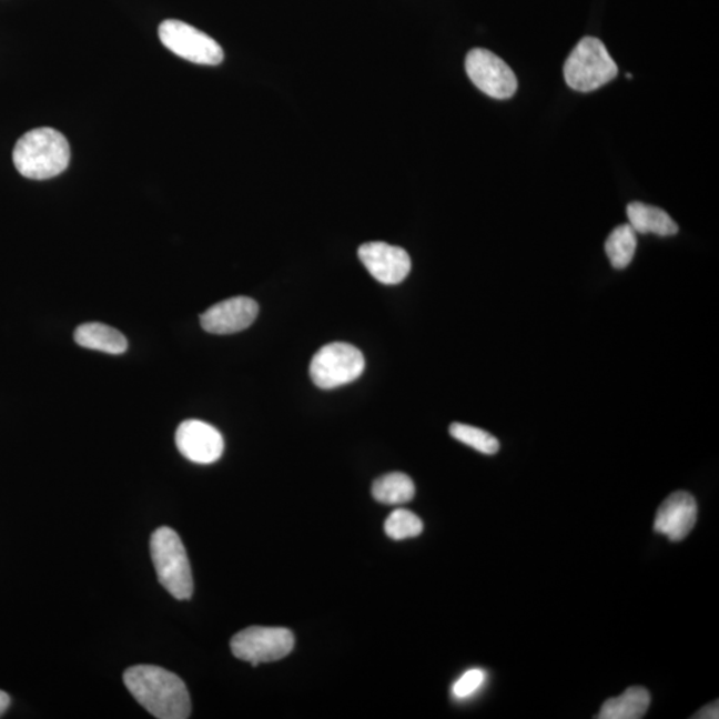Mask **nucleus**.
<instances>
[{
    "label": "nucleus",
    "instance_id": "obj_19",
    "mask_svg": "<svg viewBox=\"0 0 719 719\" xmlns=\"http://www.w3.org/2000/svg\"><path fill=\"white\" fill-rule=\"evenodd\" d=\"M384 529L386 536L395 539V541H402V539L422 535L424 524L422 518L416 516L415 513L406 509H397L392 512L389 517L386 518Z\"/></svg>",
    "mask_w": 719,
    "mask_h": 719
},
{
    "label": "nucleus",
    "instance_id": "obj_2",
    "mask_svg": "<svg viewBox=\"0 0 719 719\" xmlns=\"http://www.w3.org/2000/svg\"><path fill=\"white\" fill-rule=\"evenodd\" d=\"M70 144L57 130L42 126L26 132L12 152L13 164L20 175L45 180L60 175L70 164Z\"/></svg>",
    "mask_w": 719,
    "mask_h": 719
},
{
    "label": "nucleus",
    "instance_id": "obj_8",
    "mask_svg": "<svg viewBox=\"0 0 719 719\" xmlns=\"http://www.w3.org/2000/svg\"><path fill=\"white\" fill-rule=\"evenodd\" d=\"M466 73L473 84L486 95L509 99L517 91V78L502 58L485 49H475L465 60Z\"/></svg>",
    "mask_w": 719,
    "mask_h": 719
},
{
    "label": "nucleus",
    "instance_id": "obj_16",
    "mask_svg": "<svg viewBox=\"0 0 719 719\" xmlns=\"http://www.w3.org/2000/svg\"><path fill=\"white\" fill-rule=\"evenodd\" d=\"M376 502L386 505H402L412 502L416 495L415 484L404 473H389L376 479L372 486Z\"/></svg>",
    "mask_w": 719,
    "mask_h": 719
},
{
    "label": "nucleus",
    "instance_id": "obj_14",
    "mask_svg": "<svg viewBox=\"0 0 719 719\" xmlns=\"http://www.w3.org/2000/svg\"><path fill=\"white\" fill-rule=\"evenodd\" d=\"M629 225L636 233H655L658 236H672L678 232V225L658 206L639 202L630 203L626 210Z\"/></svg>",
    "mask_w": 719,
    "mask_h": 719
},
{
    "label": "nucleus",
    "instance_id": "obj_17",
    "mask_svg": "<svg viewBox=\"0 0 719 719\" xmlns=\"http://www.w3.org/2000/svg\"><path fill=\"white\" fill-rule=\"evenodd\" d=\"M637 250V233L629 224L617 226L606 239L605 252L616 270H624L631 263Z\"/></svg>",
    "mask_w": 719,
    "mask_h": 719
},
{
    "label": "nucleus",
    "instance_id": "obj_22",
    "mask_svg": "<svg viewBox=\"0 0 719 719\" xmlns=\"http://www.w3.org/2000/svg\"><path fill=\"white\" fill-rule=\"evenodd\" d=\"M11 699L7 692L0 690V717H2L7 709H9Z\"/></svg>",
    "mask_w": 719,
    "mask_h": 719
},
{
    "label": "nucleus",
    "instance_id": "obj_4",
    "mask_svg": "<svg viewBox=\"0 0 719 719\" xmlns=\"http://www.w3.org/2000/svg\"><path fill=\"white\" fill-rule=\"evenodd\" d=\"M618 67L601 40L586 37L571 51L564 65V77L570 89L591 92L617 77Z\"/></svg>",
    "mask_w": 719,
    "mask_h": 719
},
{
    "label": "nucleus",
    "instance_id": "obj_20",
    "mask_svg": "<svg viewBox=\"0 0 719 719\" xmlns=\"http://www.w3.org/2000/svg\"><path fill=\"white\" fill-rule=\"evenodd\" d=\"M484 681L485 675L483 670H468L462 678H458L455 686H453V695L457 698H468L482 688Z\"/></svg>",
    "mask_w": 719,
    "mask_h": 719
},
{
    "label": "nucleus",
    "instance_id": "obj_13",
    "mask_svg": "<svg viewBox=\"0 0 719 719\" xmlns=\"http://www.w3.org/2000/svg\"><path fill=\"white\" fill-rule=\"evenodd\" d=\"M73 337L83 348L110 353V355H122L129 348V342L122 333L102 323L80 325Z\"/></svg>",
    "mask_w": 719,
    "mask_h": 719
},
{
    "label": "nucleus",
    "instance_id": "obj_7",
    "mask_svg": "<svg viewBox=\"0 0 719 719\" xmlns=\"http://www.w3.org/2000/svg\"><path fill=\"white\" fill-rule=\"evenodd\" d=\"M159 38L165 49L192 63L217 65L223 62L224 52L216 40L180 20H164L159 26Z\"/></svg>",
    "mask_w": 719,
    "mask_h": 719
},
{
    "label": "nucleus",
    "instance_id": "obj_1",
    "mask_svg": "<svg viewBox=\"0 0 719 719\" xmlns=\"http://www.w3.org/2000/svg\"><path fill=\"white\" fill-rule=\"evenodd\" d=\"M123 681L131 696L159 719H186L191 716L190 692L183 679L152 665H138L124 671Z\"/></svg>",
    "mask_w": 719,
    "mask_h": 719
},
{
    "label": "nucleus",
    "instance_id": "obj_18",
    "mask_svg": "<svg viewBox=\"0 0 719 719\" xmlns=\"http://www.w3.org/2000/svg\"><path fill=\"white\" fill-rule=\"evenodd\" d=\"M449 432L453 438L484 453V455H496L499 449L498 439L492 436L490 433L476 428V426L453 423Z\"/></svg>",
    "mask_w": 719,
    "mask_h": 719
},
{
    "label": "nucleus",
    "instance_id": "obj_11",
    "mask_svg": "<svg viewBox=\"0 0 719 719\" xmlns=\"http://www.w3.org/2000/svg\"><path fill=\"white\" fill-rule=\"evenodd\" d=\"M259 315L255 300L237 296L211 306L202 316L200 323L204 331L213 335H231L249 328Z\"/></svg>",
    "mask_w": 719,
    "mask_h": 719
},
{
    "label": "nucleus",
    "instance_id": "obj_15",
    "mask_svg": "<svg viewBox=\"0 0 719 719\" xmlns=\"http://www.w3.org/2000/svg\"><path fill=\"white\" fill-rule=\"evenodd\" d=\"M650 692L641 686L626 689L621 696L610 698L599 710L598 719H639L650 706Z\"/></svg>",
    "mask_w": 719,
    "mask_h": 719
},
{
    "label": "nucleus",
    "instance_id": "obj_10",
    "mask_svg": "<svg viewBox=\"0 0 719 719\" xmlns=\"http://www.w3.org/2000/svg\"><path fill=\"white\" fill-rule=\"evenodd\" d=\"M358 257L371 275L386 285L404 282L412 269L411 257L405 250L383 242L363 244L358 249Z\"/></svg>",
    "mask_w": 719,
    "mask_h": 719
},
{
    "label": "nucleus",
    "instance_id": "obj_3",
    "mask_svg": "<svg viewBox=\"0 0 719 719\" xmlns=\"http://www.w3.org/2000/svg\"><path fill=\"white\" fill-rule=\"evenodd\" d=\"M151 557L159 583L176 599H190L193 578L182 539L171 528H159L151 536Z\"/></svg>",
    "mask_w": 719,
    "mask_h": 719
},
{
    "label": "nucleus",
    "instance_id": "obj_9",
    "mask_svg": "<svg viewBox=\"0 0 719 719\" xmlns=\"http://www.w3.org/2000/svg\"><path fill=\"white\" fill-rule=\"evenodd\" d=\"M178 449L182 455L196 464L216 463L224 452V439L215 426L200 422V419H186L179 425L175 435Z\"/></svg>",
    "mask_w": 719,
    "mask_h": 719
},
{
    "label": "nucleus",
    "instance_id": "obj_5",
    "mask_svg": "<svg viewBox=\"0 0 719 719\" xmlns=\"http://www.w3.org/2000/svg\"><path fill=\"white\" fill-rule=\"evenodd\" d=\"M365 360L362 351L348 343H331L313 356L310 373L318 388L333 389L355 382L363 375Z\"/></svg>",
    "mask_w": 719,
    "mask_h": 719
},
{
    "label": "nucleus",
    "instance_id": "obj_6",
    "mask_svg": "<svg viewBox=\"0 0 719 719\" xmlns=\"http://www.w3.org/2000/svg\"><path fill=\"white\" fill-rule=\"evenodd\" d=\"M295 646V636L285 628L251 626L231 639L233 656L250 662L253 668L260 664L275 662L290 655Z\"/></svg>",
    "mask_w": 719,
    "mask_h": 719
},
{
    "label": "nucleus",
    "instance_id": "obj_12",
    "mask_svg": "<svg viewBox=\"0 0 719 719\" xmlns=\"http://www.w3.org/2000/svg\"><path fill=\"white\" fill-rule=\"evenodd\" d=\"M697 512L696 499L690 493H672L657 510L655 530L672 543L682 541L695 528Z\"/></svg>",
    "mask_w": 719,
    "mask_h": 719
},
{
    "label": "nucleus",
    "instance_id": "obj_21",
    "mask_svg": "<svg viewBox=\"0 0 719 719\" xmlns=\"http://www.w3.org/2000/svg\"><path fill=\"white\" fill-rule=\"evenodd\" d=\"M719 706L718 702H712L708 706H705L703 709L699 710L695 718L697 719H717L719 716Z\"/></svg>",
    "mask_w": 719,
    "mask_h": 719
}]
</instances>
